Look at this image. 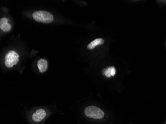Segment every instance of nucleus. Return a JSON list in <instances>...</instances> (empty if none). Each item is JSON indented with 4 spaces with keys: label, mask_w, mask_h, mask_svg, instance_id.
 I'll list each match as a JSON object with an SVG mask.
<instances>
[{
    "label": "nucleus",
    "mask_w": 166,
    "mask_h": 124,
    "mask_svg": "<svg viewBox=\"0 0 166 124\" xmlns=\"http://www.w3.org/2000/svg\"><path fill=\"white\" fill-rule=\"evenodd\" d=\"M33 19L38 23H50L53 21V15L46 11H38L32 14Z\"/></svg>",
    "instance_id": "1"
},
{
    "label": "nucleus",
    "mask_w": 166,
    "mask_h": 124,
    "mask_svg": "<svg viewBox=\"0 0 166 124\" xmlns=\"http://www.w3.org/2000/svg\"><path fill=\"white\" fill-rule=\"evenodd\" d=\"M85 114L89 118L94 119H101L105 116V113L103 110L94 105L87 107L85 109Z\"/></svg>",
    "instance_id": "2"
},
{
    "label": "nucleus",
    "mask_w": 166,
    "mask_h": 124,
    "mask_svg": "<svg viewBox=\"0 0 166 124\" xmlns=\"http://www.w3.org/2000/svg\"><path fill=\"white\" fill-rule=\"evenodd\" d=\"M19 55L15 51H9L6 55L5 58V64L7 67L12 68L14 65H17L19 61Z\"/></svg>",
    "instance_id": "3"
},
{
    "label": "nucleus",
    "mask_w": 166,
    "mask_h": 124,
    "mask_svg": "<svg viewBox=\"0 0 166 124\" xmlns=\"http://www.w3.org/2000/svg\"><path fill=\"white\" fill-rule=\"evenodd\" d=\"M46 115V113L44 109H39L33 114L32 118L35 122H39L45 118Z\"/></svg>",
    "instance_id": "4"
},
{
    "label": "nucleus",
    "mask_w": 166,
    "mask_h": 124,
    "mask_svg": "<svg viewBox=\"0 0 166 124\" xmlns=\"http://www.w3.org/2000/svg\"><path fill=\"white\" fill-rule=\"evenodd\" d=\"M116 73V70L114 66H111L103 69L102 70V74L107 78H111V76H114Z\"/></svg>",
    "instance_id": "5"
},
{
    "label": "nucleus",
    "mask_w": 166,
    "mask_h": 124,
    "mask_svg": "<svg viewBox=\"0 0 166 124\" xmlns=\"http://www.w3.org/2000/svg\"><path fill=\"white\" fill-rule=\"evenodd\" d=\"M38 66L39 72L43 73L46 71L48 68V63L44 59H41L38 62Z\"/></svg>",
    "instance_id": "6"
},
{
    "label": "nucleus",
    "mask_w": 166,
    "mask_h": 124,
    "mask_svg": "<svg viewBox=\"0 0 166 124\" xmlns=\"http://www.w3.org/2000/svg\"><path fill=\"white\" fill-rule=\"evenodd\" d=\"M105 42V41L102 38H97L94 39L92 42H91L90 44H89L87 46V48L89 50H93L98 45H103Z\"/></svg>",
    "instance_id": "7"
},
{
    "label": "nucleus",
    "mask_w": 166,
    "mask_h": 124,
    "mask_svg": "<svg viewBox=\"0 0 166 124\" xmlns=\"http://www.w3.org/2000/svg\"><path fill=\"white\" fill-rule=\"evenodd\" d=\"M0 29H1L2 30H3L4 32H10L11 29V24H9L8 23L6 24L0 25Z\"/></svg>",
    "instance_id": "8"
},
{
    "label": "nucleus",
    "mask_w": 166,
    "mask_h": 124,
    "mask_svg": "<svg viewBox=\"0 0 166 124\" xmlns=\"http://www.w3.org/2000/svg\"><path fill=\"white\" fill-rule=\"evenodd\" d=\"M8 23V19L6 18H3L0 20V25Z\"/></svg>",
    "instance_id": "9"
}]
</instances>
